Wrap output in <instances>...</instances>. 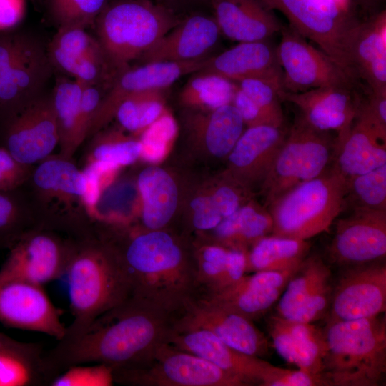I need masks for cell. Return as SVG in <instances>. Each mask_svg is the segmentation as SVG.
<instances>
[{
  "mask_svg": "<svg viewBox=\"0 0 386 386\" xmlns=\"http://www.w3.org/2000/svg\"><path fill=\"white\" fill-rule=\"evenodd\" d=\"M220 34L214 18L192 15L180 21L139 59L144 64L200 59L216 45Z\"/></svg>",
  "mask_w": 386,
  "mask_h": 386,
  "instance_id": "cell-28",
  "label": "cell"
},
{
  "mask_svg": "<svg viewBox=\"0 0 386 386\" xmlns=\"http://www.w3.org/2000/svg\"><path fill=\"white\" fill-rule=\"evenodd\" d=\"M174 328L208 330L247 355L262 359L269 354V341L254 321L202 298L194 297L175 315Z\"/></svg>",
  "mask_w": 386,
  "mask_h": 386,
  "instance_id": "cell-15",
  "label": "cell"
},
{
  "mask_svg": "<svg viewBox=\"0 0 386 386\" xmlns=\"http://www.w3.org/2000/svg\"><path fill=\"white\" fill-rule=\"evenodd\" d=\"M386 210V164L347 182L345 210Z\"/></svg>",
  "mask_w": 386,
  "mask_h": 386,
  "instance_id": "cell-41",
  "label": "cell"
},
{
  "mask_svg": "<svg viewBox=\"0 0 386 386\" xmlns=\"http://www.w3.org/2000/svg\"><path fill=\"white\" fill-rule=\"evenodd\" d=\"M94 236L114 252L131 297L176 315L198 290L194 249L164 229L98 222Z\"/></svg>",
  "mask_w": 386,
  "mask_h": 386,
  "instance_id": "cell-2",
  "label": "cell"
},
{
  "mask_svg": "<svg viewBox=\"0 0 386 386\" xmlns=\"http://www.w3.org/2000/svg\"><path fill=\"white\" fill-rule=\"evenodd\" d=\"M277 54L283 71V91L302 92L327 86H352L354 81L323 51L290 26L281 29Z\"/></svg>",
  "mask_w": 386,
  "mask_h": 386,
  "instance_id": "cell-14",
  "label": "cell"
},
{
  "mask_svg": "<svg viewBox=\"0 0 386 386\" xmlns=\"http://www.w3.org/2000/svg\"><path fill=\"white\" fill-rule=\"evenodd\" d=\"M174 315L130 297L96 318L78 337L44 351L49 385L66 369L86 363L130 368L149 359L174 328Z\"/></svg>",
  "mask_w": 386,
  "mask_h": 386,
  "instance_id": "cell-1",
  "label": "cell"
},
{
  "mask_svg": "<svg viewBox=\"0 0 386 386\" xmlns=\"http://www.w3.org/2000/svg\"><path fill=\"white\" fill-rule=\"evenodd\" d=\"M352 86H327L302 92L282 90V101L294 104L299 116L312 128L337 133L335 144L341 142L350 129L357 114L359 99Z\"/></svg>",
  "mask_w": 386,
  "mask_h": 386,
  "instance_id": "cell-22",
  "label": "cell"
},
{
  "mask_svg": "<svg viewBox=\"0 0 386 386\" xmlns=\"http://www.w3.org/2000/svg\"><path fill=\"white\" fill-rule=\"evenodd\" d=\"M179 22L173 10L150 0H116L94 24L112 68L122 72Z\"/></svg>",
  "mask_w": 386,
  "mask_h": 386,
  "instance_id": "cell-6",
  "label": "cell"
},
{
  "mask_svg": "<svg viewBox=\"0 0 386 386\" xmlns=\"http://www.w3.org/2000/svg\"><path fill=\"white\" fill-rule=\"evenodd\" d=\"M38 228L19 189L0 191V247H11L29 231Z\"/></svg>",
  "mask_w": 386,
  "mask_h": 386,
  "instance_id": "cell-42",
  "label": "cell"
},
{
  "mask_svg": "<svg viewBox=\"0 0 386 386\" xmlns=\"http://www.w3.org/2000/svg\"><path fill=\"white\" fill-rule=\"evenodd\" d=\"M355 1H357L360 4L367 6H372L377 0H355Z\"/></svg>",
  "mask_w": 386,
  "mask_h": 386,
  "instance_id": "cell-55",
  "label": "cell"
},
{
  "mask_svg": "<svg viewBox=\"0 0 386 386\" xmlns=\"http://www.w3.org/2000/svg\"><path fill=\"white\" fill-rule=\"evenodd\" d=\"M261 386H322L320 377L300 369L289 370L267 362Z\"/></svg>",
  "mask_w": 386,
  "mask_h": 386,
  "instance_id": "cell-48",
  "label": "cell"
},
{
  "mask_svg": "<svg viewBox=\"0 0 386 386\" xmlns=\"http://www.w3.org/2000/svg\"><path fill=\"white\" fill-rule=\"evenodd\" d=\"M163 91L150 89L128 96L119 104L114 117L125 130H145L164 114Z\"/></svg>",
  "mask_w": 386,
  "mask_h": 386,
  "instance_id": "cell-40",
  "label": "cell"
},
{
  "mask_svg": "<svg viewBox=\"0 0 386 386\" xmlns=\"http://www.w3.org/2000/svg\"><path fill=\"white\" fill-rule=\"evenodd\" d=\"M137 184L143 203L144 229H164L177 204L178 192L174 181L164 169L149 167L139 173Z\"/></svg>",
  "mask_w": 386,
  "mask_h": 386,
  "instance_id": "cell-32",
  "label": "cell"
},
{
  "mask_svg": "<svg viewBox=\"0 0 386 386\" xmlns=\"http://www.w3.org/2000/svg\"><path fill=\"white\" fill-rule=\"evenodd\" d=\"M333 277L317 254H307L290 277L277 301L275 315L290 320L313 323L328 312Z\"/></svg>",
  "mask_w": 386,
  "mask_h": 386,
  "instance_id": "cell-18",
  "label": "cell"
},
{
  "mask_svg": "<svg viewBox=\"0 0 386 386\" xmlns=\"http://www.w3.org/2000/svg\"><path fill=\"white\" fill-rule=\"evenodd\" d=\"M296 269L245 274L228 287L199 293L194 297L212 302L254 321L277 302Z\"/></svg>",
  "mask_w": 386,
  "mask_h": 386,
  "instance_id": "cell-23",
  "label": "cell"
},
{
  "mask_svg": "<svg viewBox=\"0 0 386 386\" xmlns=\"http://www.w3.org/2000/svg\"><path fill=\"white\" fill-rule=\"evenodd\" d=\"M335 147V139L329 132L312 128L298 115L261 184L264 207L268 208L294 187L325 173Z\"/></svg>",
  "mask_w": 386,
  "mask_h": 386,
  "instance_id": "cell-9",
  "label": "cell"
},
{
  "mask_svg": "<svg viewBox=\"0 0 386 386\" xmlns=\"http://www.w3.org/2000/svg\"><path fill=\"white\" fill-rule=\"evenodd\" d=\"M84 84L59 78L51 93L59 132V154L73 159L84 142L79 132L80 104Z\"/></svg>",
  "mask_w": 386,
  "mask_h": 386,
  "instance_id": "cell-36",
  "label": "cell"
},
{
  "mask_svg": "<svg viewBox=\"0 0 386 386\" xmlns=\"http://www.w3.org/2000/svg\"><path fill=\"white\" fill-rule=\"evenodd\" d=\"M113 382L132 386H249L194 354L164 343L141 365L112 369Z\"/></svg>",
  "mask_w": 386,
  "mask_h": 386,
  "instance_id": "cell-11",
  "label": "cell"
},
{
  "mask_svg": "<svg viewBox=\"0 0 386 386\" xmlns=\"http://www.w3.org/2000/svg\"><path fill=\"white\" fill-rule=\"evenodd\" d=\"M1 127L3 147L19 162L34 166L51 155L59 144L51 94L43 93Z\"/></svg>",
  "mask_w": 386,
  "mask_h": 386,
  "instance_id": "cell-17",
  "label": "cell"
},
{
  "mask_svg": "<svg viewBox=\"0 0 386 386\" xmlns=\"http://www.w3.org/2000/svg\"><path fill=\"white\" fill-rule=\"evenodd\" d=\"M221 33L239 41L267 40L283 27L261 0H210Z\"/></svg>",
  "mask_w": 386,
  "mask_h": 386,
  "instance_id": "cell-31",
  "label": "cell"
},
{
  "mask_svg": "<svg viewBox=\"0 0 386 386\" xmlns=\"http://www.w3.org/2000/svg\"><path fill=\"white\" fill-rule=\"evenodd\" d=\"M198 72L182 89L180 100L184 104L214 110L232 104L237 84L217 74Z\"/></svg>",
  "mask_w": 386,
  "mask_h": 386,
  "instance_id": "cell-39",
  "label": "cell"
},
{
  "mask_svg": "<svg viewBox=\"0 0 386 386\" xmlns=\"http://www.w3.org/2000/svg\"><path fill=\"white\" fill-rule=\"evenodd\" d=\"M267 330L274 347L284 360L322 380L325 353L323 330L313 323L290 320L275 314L267 320Z\"/></svg>",
  "mask_w": 386,
  "mask_h": 386,
  "instance_id": "cell-27",
  "label": "cell"
},
{
  "mask_svg": "<svg viewBox=\"0 0 386 386\" xmlns=\"http://www.w3.org/2000/svg\"><path fill=\"white\" fill-rule=\"evenodd\" d=\"M347 182L328 169L281 196L269 207L271 235L307 240L325 231L343 211Z\"/></svg>",
  "mask_w": 386,
  "mask_h": 386,
  "instance_id": "cell-8",
  "label": "cell"
},
{
  "mask_svg": "<svg viewBox=\"0 0 386 386\" xmlns=\"http://www.w3.org/2000/svg\"><path fill=\"white\" fill-rule=\"evenodd\" d=\"M167 343L212 362L240 377L248 385H260L267 362L234 350L208 330L173 328Z\"/></svg>",
  "mask_w": 386,
  "mask_h": 386,
  "instance_id": "cell-25",
  "label": "cell"
},
{
  "mask_svg": "<svg viewBox=\"0 0 386 386\" xmlns=\"http://www.w3.org/2000/svg\"><path fill=\"white\" fill-rule=\"evenodd\" d=\"M321 373L325 386H377L386 373L385 313L327 322Z\"/></svg>",
  "mask_w": 386,
  "mask_h": 386,
  "instance_id": "cell-5",
  "label": "cell"
},
{
  "mask_svg": "<svg viewBox=\"0 0 386 386\" xmlns=\"http://www.w3.org/2000/svg\"><path fill=\"white\" fill-rule=\"evenodd\" d=\"M152 1L162 4L174 11V7L180 5L184 2L192 1L194 0H150Z\"/></svg>",
  "mask_w": 386,
  "mask_h": 386,
  "instance_id": "cell-54",
  "label": "cell"
},
{
  "mask_svg": "<svg viewBox=\"0 0 386 386\" xmlns=\"http://www.w3.org/2000/svg\"><path fill=\"white\" fill-rule=\"evenodd\" d=\"M207 59L204 57L190 61L148 62L120 72L107 93L102 98L86 140L114 117L117 108L126 98L147 90H164L181 76L200 71Z\"/></svg>",
  "mask_w": 386,
  "mask_h": 386,
  "instance_id": "cell-19",
  "label": "cell"
},
{
  "mask_svg": "<svg viewBox=\"0 0 386 386\" xmlns=\"http://www.w3.org/2000/svg\"><path fill=\"white\" fill-rule=\"evenodd\" d=\"M54 69L47 44L16 29L0 31V125L44 92Z\"/></svg>",
  "mask_w": 386,
  "mask_h": 386,
  "instance_id": "cell-7",
  "label": "cell"
},
{
  "mask_svg": "<svg viewBox=\"0 0 386 386\" xmlns=\"http://www.w3.org/2000/svg\"><path fill=\"white\" fill-rule=\"evenodd\" d=\"M61 314L42 286L17 279L0 281V322L6 327L44 333L58 341L66 329Z\"/></svg>",
  "mask_w": 386,
  "mask_h": 386,
  "instance_id": "cell-20",
  "label": "cell"
},
{
  "mask_svg": "<svg viewBox=\"0 0 386 386\" xmlns=\"http://www.w3.org/2000/svg\"><path fill=\"white\" fill-rule=\"evenodd\" d=\"M103 95L99 86L85 85L80 104L79 132L84 142L87 139L93 117Z\"/></svg>",
  "mask_w": 386,
  "mask_h": 386,
  "instance_id": "cell-51",
  "label": "cell"
},
{
  "mask_svg": "<svg viewBox=\"0 0 386 386\" xmlns=\"http://www.w3.org/2000/svg\"><path fill=\"white\" fill-rule=\"evenodd\" d=\"M385 309V261L340 267L333 279L327 322L372 317Z\"/></svg>",
  "mask_w": 386,
  "mask_h": 386,
  "instance_id": "cell-13",
  "label": "cell"
},
{
  "mask_svg": "<svg viewBox=\"0 0 386 386\" xmlns=\"http://www.w3.org/2000/svg\"><path fill=\"white\" fill-rule=\"evenodd\" d=\"M65 274L74 319L59 340L76 338L99 315L131 297L115 254L93 234L74 238Z\"/></svg>",
  "mask_w": 386,
  "mask_h": 386,
  "instance_id": "cell-4",
  "label": "cell"
},
{
  "mask_svg": "<svg viewBox=\"0 0 386 386\" xmlns=\"http://www.w3.org/2000/svg\"><path fill=\"white\" fill-rule=\"evenodd\" d=\"M34 166L19 162L6 149L0 147V191L13 192L20 189L29 177Z\"/></svg>",
  "mask_w": 386,
  "mask_h": 386,
  "instance_id": "cell-49",
  "label": "cell"
},
{
  "mask_svg": "<svg viewBox=\"0 0 386 386\" xmlns=\"http://www.w3.org/2000/svg\"><path fill=\"white\" fill-rule=\"evenodd\" d=\"M280 11L290 26L317 44L353 81L350 46L360 22L343 9L339 0H261Z\"/></svg>",
  "mask_w": 386,
  "mask_h": 386,
  "instance_id": "cell-10",
  "label": "cell"
},
{
  "mask_svg": "<svg viewBox=\"0 0 386 386\" xmlns=\"http://www.w3.org/2000/svg\"><path fill=\"white\" fill-rule=\"evenodd\" d=\"M49 15L57 27L87 29L94 22L107 0H45Z\"/></svg>",
  "mask_w": 386,
  "mask_h": 386,
  "instance_id": "cell-43",
  "label": "cell"
},
{
  "mask_svg": "<svg viewBox=\"0 0 386 386\" xmlns=\"http://www.w3.org/2000/svg\"><path fill=\"white\" fill-rule=\"evenodd\" d=\"M244 122L233 104H226L208 114L192 117L190 127L212 155L222 158L229 154L243 132Z\"/></svg>",
  "mask_w": 386,
  "mask_h": 386,
  "instance_id": "cell-35",
  "label": "cell"
},
{
  "mask_svg": "<svg viewBox=\"0 0 386 386\" xmlns=\"http://www.w3.org/2000/svg\"><path fill=\"white\" fill-rule=\"evenodd\" d=\"M173 119L165 114L143 131L141 155L149 162H157L164 156L169 141L176 133Z\"/></svg>",
  "mask_w": 386,
  "mask_h": 386,
  "instance_id": "cell-46",
  "label": "cell"
},
{
  "mask_svg": "<svg viewBox=\"0 0 386 386\" xmlns=\"http://www.w3.org/2000/svg\"><path fill=\"white\" fill-rule=\"evenodd\" d=\"M192 224L199 231L214 229L223 219L219 208L211 196L198 197L191 204Z\"/></svg>",
  "mask_w": 386,
  "mask_h": 386,
  "instance_id": "cell-50",
  "label": "cell"
},
{
  "mask_svg": "<svg viewBox=\"0 0 386 386\" xmlns=\"http://www.w3.org/2000/svg\"><path fill=\"white\" fill-rule=\"evenodd\" d=\"M310 248L307 240L271 234L263 237L245 254L246 274L295 269L307 256Z\"/></svg>",
  "mask_w": 386,
  "mask_h": 386,
  "instance_id": "cell-37",
  "label": "cell"
},
{
  "mask_svg": "<svg viewBox=\"0 0 386 386\" xmlns=\"http://www.w3.org/2000/svg\"><path fill=\"white\" fill-rule=\"evenodd\" d=\"M89 139L85 166L101 162L118 168L133 163L141 155L140 140L127 137L119 131L99 130Z\"/></svg>",
  "mask_w": 386,
  "mask_h": 386,
  "instance_id": "cell-38",
  "label": "cell"
},
{
  "mask_svg": "<svg viewBox=\"0 0 386 386\" xmlns=\"http://www.w3.org/2000/svg\"><path fill=\"white\" fill-rule=\"evenodd\" d=\"M327 255L339 268L385 261L386 210H354L339 219Z\"/></svg>",
  "mask_w": 386,
  "mask_h": 386,
  "instance_id": "cell-16",
  "label": "cell"
},
{
  "mask_svg": "<svg viewBox=\"0 0 386 386\" xmlns=\"http://www.w3.org/2000/svg\"><path fill=\"white\" fill-rule=\"evenodd\" d=\"M282 127H249L228 155L227 176L250 189L262 184L282 147L287 133Z\"/></svg>",
  "mask_w": 386,
  "mask_h": 386,
  "instance_id": "cell-24",
  "label": "cell"
},
{
  "mask_svg": "<svg viewBox=\"0 0 386 386\" xmlns=\"http://www.w3.org/2000/svg\"><path fill=\"white\" fill-rule=\"evenodd\" d=\"M386 164V134L356 114L344 139L335 144L330 170L347 182Z\"/></svg>",
  "mask_w": 386,
  "mask_h": 386,
  "instance_id": "cell-29",
  "label": "cell"
},
{
  "mask_svg": "<svg viewBox=\"0 0 386 386\" xmlns=\"http://www.w3.org/2000/svg\"><path fill=\"white\" fill-rule=\"evenodd\" d=\"M0 249H1V248L0 247Z\"/></svg>",
  "mask_w": 386,
  "mask_h": 386,
  "instance_id": "cell-56",
  "label": "cell"
},
{
  "mask_svg": "<svg viewBox=\"0 0 386 386\" xmlns=\"http://www.w3.org/2000/svg\"><path fill=\"white\" fill-rule=\"evenodd\" d=\"M272 227L268 209L249 202L224 218L214 232L219 245L246 254L257 242L270 235Z\"/></svg>",
  "mask_w": 386,
  "mask_h": 386,
  "instance_id": "cell-34",
  "label": "cell"
},
{
  "mask_svg": "<svg viewBox=\"0 0 386 386\" xmlns=\"http://www.w3.org/2000/svg\"><path fill=\"white\" fill-rule=\"evenodd\" d=\"M19 190L38 228L72 238L92 235L87 179L73 159L49 156L34 166Z\"/></svg>",
  "mask_w": 386,
  "mask_h": 386,
  "instance_id": "cell-3",
  "label": "cell"
},
{
  "mask_svg": "<svg viewBox=\"0 0 386 386\" xmlns=\"http://www.w3.org/2000/svg\"><path fill=\"white\" fill-rule=\"evenodd\" d=\"M113 383L111 367L103 364L92 366L82 364L66 369L49 386H103Z\"/></svg>",
  "mask_w": 386,
  "mask_h": 386,
  "instance_id": "cell-47",
  "label": "cell"
},
{
  "mask_svg": "<svg viewBox=\"0 0 386 386\" xmlns=\"http://www.w3.org/2000/svg\"><path fill=\"white\" fill-rule=\"evenodd\" d=\"M239 88L247 94L274 127H282L284 117L281 106V85L261 79H245L238 82Z\"/></svg>",
  "mask_w": 386,
  "mask_h": 386,
  "instance_id": "cell-45",
  "label": "cell"
},
{
  "mask_svg": "<svg viewBox=\"0 0 386 386\" xmlns=\"http://www.w3.org/2000/svg\"><path fill=\"white\" fill-rule=\"evenodd\" d=\"M43 352L36 343L18 342L0 332V386L48 385Z\"/></svg>",
  "mask_w": 386,
  "mask_h": 386,
  "instance_id": "cell-33",
  "label": "cell"
},
{
  "mask_svg": "<svg viewBox=\"0 0 386 386\" xmlns=\"http://www.w3.org/2000/svg\"><path fill=\"white\" fill-rule=\"evenodd\" d=\"M245 271V254L239 250L229 249L226 268L222 278V281L219 288L216 290L224 288L234 284L246 274Z\"/></svg>",
  "mask_w": 386,
  "mask_h": 386,
  "instance_id": "cell-53",
  "label": "cell"
},
{
  "mask_svg": "<svg viewBox=\"0 0 386 386\" xmlns=\"http://www.w3.org/2000/svg\"><path fill=\"white\" fill-rule=\"evenodd\" d=\"M228 251V248L219 244H203L194 249L198 287L197 295L219 288Z\"/></svg>",
  "mask_w": 386,
  "mask_h": 386,
  "instance_id": "cell-44",
  "label": "cell"
},
{
  "mask_svg": "<svg viewBox=\"0 0 386 386\" xmlns=\"http://www.w3.org/2000/svg\"><path fill=\"white\" fill-rule=\"evenodd\" d=\"M26 11V0H0V31L16 29Z\"/></svg>",
  "mask_w": 386,
  "mask_h": 386,
  "instance_id": "cell-52",
  "label": "cell"
},
{
  "mask_svg": "<svg viewBox=\"0 0 386 386\" xmlns=\"http://www.w3.org/2000/svg\"><path fill=\"white\" fill-rule=\"evenodd\" d=\"M74 238L33 229L11 247L0 269V281L17 279L42 286L66 273Z\"/></svg>",
  "mask_w": 386,
  "mask_h": 386,
  "instance_id": "cell-12",
  "label": "cell"
},
{
  "mask_svg": "<svg viewBox=\"0 0 386 386\" xmlns=\"http://www.w3.org/2000/svg\"><path fill=\"white\" fill-rule=\"evenodd\" d=\"M199 71L217 74L234 82L261 79L283 88V71L277 47L267 40L239 42L218 56L208 58Z\"/></svg>",
  "mask_w": 386,
  "mask_h": 386,
  "instance_id": "cell-26",
  "label": "cell"
},
{
  "mask_svg": "<svg viewBox=\"0 0 386 386\" xmlns=\"http://www.w3.org/2000/svg\"><path fill=\"white\" fill-rule=\"evenodd\" d=\"M355 79L366 82L370 91L386 94V11L357 26L350 46Z\"/></svg>",
  "mask_w": 386,
  "mask_h": 386,
  "instance_id": "cell-30",
  "label": "cell"
},
{
  "mask_svg": "<svg viewBox=\"0 0 386 386\" xmlns=\"http://www.w3.org/2000/svg\"><path fill=\"white\" fill-rule=\"evenodd\" d=\"M47 49L54 69L85 85L99 86L112 69L97 38L85 28L59 27Z\"/></svg>",
  "mask_w": 386,
  "mask_h": 386,
  "instance_id": "cell-21",
  "label": "cell"
}]
</instances>
